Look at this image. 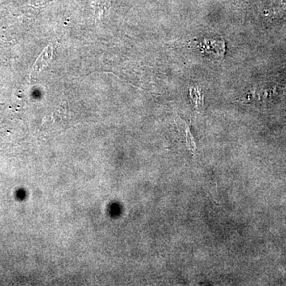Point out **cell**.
<instances>
[{"mask_svg": "<svg viewBox=\"0 0 286 286\" xmlns=\"http://www.w3.org/2000/svg\"><path fill=\"white\" fill-rule=\"evenodd\" d=\"M52 55V48L50 45H48V47L45 48L43 52L41 53L39 58L37 59L35 66H34V70L35 72H39V71L44 69L45 67L47 66L48 63L50 62Z\"/></svg>", "mask_w": 286, "mask_h": 286, "instance_id": "6da1fadb", "label": "cell"}]
</instances>
